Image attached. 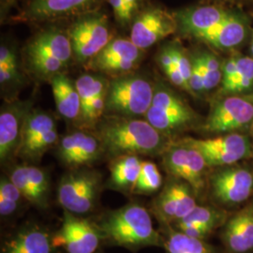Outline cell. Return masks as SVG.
Here are the masks:
<instances>
[{"instance_id":"cell-43","label":"cell","mask_w":253,"mask_h":253,"mask_svg":"<svg viewBox=\"0 0 253 253\" xmlns=\"http://www.w3.org/2000/svg\"><path fill=\"white\" fill-rule=\"evenodd\" d=\"M17 68L0 66V82L2 84L14 80L17 77Z\"/></svg>"},{"instance_id":"cell-44","label":"cell","mask_w":253,"mask_h":253,"mask_svg":"<svg viewBox=\"0 0 253 253\" xmlns=\"http://www.w3.org/2000/svg\"><path fill=\"white\" fill-rule=\"evenodd\" d=\"M126 6L129 15L131 16L138 7V0H126Z\"/></svg>"},{"instance_id":"cell-12","label":"cell","mask_w":253,"mask_h":253,"mask_svg":"<svg viewBox=\"0 0 253 253\" xmlns=\"http://www.w3.org/2000/svg\"><path fill=\"white\" fill-rule=\"evenodd\" d=\"M177 22L165 10L150 9L140 14L130 32L131 42L140 49H146L173 34Z\"/></svg>"},{"instance_id":"cell-4","label":"cell","mask_w":253,"mask_h":253,"mask_svg":"<svg viewBox=\"0 0 253 253\" xmlns=\"http://www.w3.org/2000/svg\"><path fill=\"white\" fill-rule=\"evenodd\" d=\"M153 96V87L145 78H119L109 86L105 110L125 116L145 115L151 106Z\"/></svg>"},{"instance_id":"cell-5","label":"cell","mask_w":253,"mask_h":253,"mask_svg":"<svg viewBox=\"0 0 253 253\" xmlns=\"http://www.w3.org/2000/svg\"><path fill=\"white\" fill-rule=\"evenodd\" d=\"M103 243V235L96 221L63 211L60 228L53 234L55 249L68 253H95Z\"/></svg>"},{"instance_id":"cell-26","label":"cell","mask_w":253,"mask_h":253,"mask_svg":"<svg viewBox=\"0 0 253 253\" xmlns=\"http://www.w3.org/2000/svg\"><path fill=\"white\" fill-rule=\"evenodd\" d=\"M92 1L94 0H33L29 13L33 18L55 17L81 9Z\"/></svg>"},{"instance_id":"cell-7","label":"cell","mask_w":253,"mask_h":253,"mask_svg":"<svg viewBox=\"0 0 253 253\" xmlns=\"http://www.w3.org/2000/svg\"><path fill=\"white\" fill-rule=\"evenodd\" d=\"M197 207L196 193L185 181H172L165 185L153 200L150 212L161 224L172 226L187 217Z\"/></svg>"},{"instance_id":"cell-25","label":"cell","mask_w":253,"mask_h":253,"mask_svg":"<svg viewBox=\"0 0 253 253\" xmlns=\"http://www.w3.org/2000/svg\"><path fill=\"white\" fill-rule=\"evenodd\" d=\"M227 213L219 208L211 206H198L187 217L172 224V228L180 229L183 227L200 226L207 228L213 232L217 227L226 222Z\"/></svg>"},{"instance_id":"cell-16","label":"cell","mask_w":253,"mask_h":253,"mask_svg":"<svg viewBox=\"0 0 253 253\" xmlns=\"http://www.w3.org/2000/svg\"><path fill=\"white\" fill-rule=\"evenodd\" d=\"M27 103L10 104L0 115V160L7 162L18 151L22 129L27 117Z\"/></svg>"},{"instance_id":"cell-10","label":"cell","mask_w":253,"mask_h":253,"mask_svg":"<svg viewBox=\"0 0 253 253\" xmlns=\"http://www.w3.org/2000/svg\"><path fill=\"white\" fill-rule=\"evenodd\" d=\"M210 189L220 204L234 206L244 203L253 195V173L241 167L220 170L211 176Z\"/></svg>"},{"instance_id":"cell-35","label":"cell","mask_w":253,"mask_h":253,"mask_svg":"<svg viewBox=\"0 0 253 253\" xmlns=\"http://www.w3.org/2000/svg\"><path fill=\"white\" fill-rule=\"evenodd\" d=\"M170 52H171L173 63L176 66L181 75L183 76L184 80L187 83L188 87H189V92H190L189 83H190L191 68H192L191 61L187 57L186 54H184L180 50H178L177 48H171Z\"/></svg>"},{"instance_id":"cell-46","label":"cell","mask_w":253,"mask_h":253,"mask_svg":"<svg viewBox=\"0 0 253 253\" xmlns=\"http://www.w3.org/2000/svg\"><path fill=\"white\" fill-rule=\"evenodd\" d=\"M229 1H235V0H229Z\"/></svg>"},{"instance_id":"cell-8","label":"cell","mask_w":253,"mask_h":253,"mask_svg":"<svg viewBox=\"0 0 253 253\" xmlns=\"http://www.w3.org/2000/svg\"><path fill=\"white\" fill-rule=\"evenodd\" d=\"M183 142L197 149L208 166L232 165L253 154L251 139L238 133L206 140L188 138Z\"/></svg>"},{"instance_id":"cell-39","label":"cell","mask_w":253,"mask_h":253,"mask_svg":"<svg viewBox=\"0 0 253 253\" xmlns=\"http://www.w3.org/2000/svg\"><path fill=\"white\" fill-rule=\"evenodd\" d=\"M136 62L131 60H110L103 63L98 64V68L107 72H127L134 68Z\"/></svg>"},{"instance_id":"cell-45","label":"cell","mask_w":253,"mask_h":253,"mask_svg":"<svg viewBox=\"0 0 253 253\" xmlns=\"http://www.w3.org/2000/svg\"><path fill=\"white\" fill-rule=\"evenodd\" d=\"M251 142H252V151H253L252 155L253 156V121L252 123V140H251Z\"/></svg>"},{"instance_id":"cell-20","label":"cell","mask_w":253,"mask_h":253,"mask_svg":"<svg viewBox=\"0 0 253 253\" xmlns=\"http://www.w3.org/2000/svg\"><path fill=\"white\" fill-rule=\"evenodd\" d=\"M141 159L135 155H126L113 159L110 166V178L106 189L118 190L124 194L131 193L142 168Z\"/></svg>"},{"instance_id":"cell-1","label":"cell","mask_w":253,"mask_h":253,"mask_svg":"<svg viewBox=\"0 0 253 253\" xmlns=\"http://www.w3.org/2000/svg\"><path fill=\"white\" fill-rule=\"evenodd\" d=\"M96 222L105 244L132 252L146 247H163V235L154 228L150 211L138 202L109 210Z\"/></svg>"},{"instance_id":"cell-33","label":"cell","mask_w":253,"mask_h":253,"mask_svg":"<svg viewBox=\"0 0 253 253\" xmlns=\"http://www.w3.org/2000/svg\"><path fill=\"white\" fill-rule=\"evenodd\" d=\"M198 56L204 74L205 91L211 90L222 80V67L214 54L206 53Z\"/></svg>"},{"instance_id":"cell-41","label":"cell","mask_w":253,"mask_h":253,"mask_svg":"<svg viewBox=\"0 0 253 253\" xmlns=\"http://www.w3.org/2000/svg\"><path fill=\"white\" fill-rule=\"evenodd\" d=\"M0 66L17 68L15 54L7 46H1L0 48Z\"/></svg>"},{"instance_id":"cell-19","label":"cell","mask_w":253,"mask_h":253,"mask_svg":"<svg viewBox=\"0 0 253 253\" xmlns=\"http://www.w3.org/2000/svg\"><path fill=\"white\" fill-rule=\"evenodd\" d=\"M231 15V13L220 8L205 6L181 11L178 14V21L182 29L186 33L196 37L212 27H216Z\"/></svg>"},{"instance_id":"cell-22","label":"cell","mask_w":253,"mask_h":253,"mask_svg":"<svg viewBox=\"0 0 253 253\" xmlns=\"http://www.w3.org/2000/svg\"><path fill=\"white\" fill-rule=\"evenodd\" d=\"M73 52L71 38L58 30H47L41 33L27 48L28 54H47L64 64L70 60Z\"/></svg>"},{"instance_id":"cell-24","label":"cell","mask_w":253,"mask_h":253,"mask_svg":"<svg viewBox=\"0 0 253 253\" xmlns=\"http://www.w3.org/2000/svg\"><path fill=\"white\" fill-rule=\"evenodd\" d=\"M163 248L165 253H217L205 240L190 237L172 226L165 229Z\"/></svg>"},{"instance_id":"cell-34","label":"cell","mask_w":253,"mask_h":253,"mask_svg":"<svg viewBox=\"0 0 253 253\" xmlns=\"http://www.w3.org/2000/svg\"><path fill=\"white\" fill-rule=\"evenodd\" d=\"M28 56L35 71L43 75H55L66 65L59 59L47 54H31Z\"/></svg>"},{"instance_id":"cell-15","label":"cell","mask_w":253,"mask_h":253,"mask_svg":"<svg viewBox=\"0 0 253 253\" xmlns=\"http://www.w3.org/2000/svg\"><path fill=\"white\" fill-rule=\"evenodd\" d=\"M53 234L35 222L20 227L3 243L1 253H55Z\"/></svg>"},{"instance_id":"cell-11","label":"cell","mask_w":253,"mask_h":253,"mask_svg":"<svg viewBox=\"0 0 253 253\" xmlns=\"http://www.w3.org/2000/svg\"><path fill=\"white\" fill-rule=\"evenodd\" d=\"M70 38L73 53L80 61L98 55L111 42L106 21L101 16L78 21L72 28Z\"/></svg>"},{"instance_id":"cell-13","label":"cell","mask_w":253,"mask_h":253,"mask_svg":"<svg viewBox=\"0 0 253 253\" xmlns=\"http://www.w3.org/2000/svg\"><path fill=\"white\" fill-rule=\"evenodd\" d=\"M9 178L27 203L40 210L48 209L51 186L44 170L33 165H18L11 170Z\"/></svg>"},{"instance_id":"cell-18","label":"cell","mask_w":253,"mask_h":253,"mask_svg":"<svg viewBox=\"0 0 253 253\" xmlns=\"http://www.w3.org/2000/svg\"><path fill=\"white\" fill-rule=\"evenodd\" d=\"M145 118L155 128L167 136L189 126L196 119V115L188 104L170 108L151 104Z\"/></svg>"},{"instance_id":"cell-42","label":"cell","mask_w":253,"mask_h":253,"mask_svg":"<svg viewBox=\"0 0 253 253\" xmlns=\"http://www.w3.org/2000/svg\"><path fill=\"white\" fill-rule=\"evenodd\" d=\"M110 4L113 7L116 16L120 21L127 22L130 20L131 16L129 15L123 0H110Z\"/></svg>"},{"instance_id":"cell-17","label":"cell","mask_w":253,"mask_h":253,"mask_svg":"<svg viewBox=\"0 0 253 253\" xmlns=\"http://www.w3.org/2000/svg\"><path fill=\"white\" fill-rule=\"evenodd\" d=\"M221 239L231 253H248L253 250V201L225 222Z\"/></svg>"},{"instance_id":"cell-38","label":"cell","mask_w":253,"mask_h":253,"mask_svg":"<svg viewBox=\"0 0 253 253\" xmlns=\"http://www.w3.org/2000/svg\"><path fill=\"white\" fill-rule=\"evenodd\" d=\"M237 73V63L236 57L229 58L222 66V80H221V92L234 81Z\"/></svg>"},{"instance_id":"cell-36","label":"cell","mask_w":253,"mask_h":253,"mask_svg":"<svg viewBox=\"0 0 253 253\" xmlns=\"http://www.w3.org/2000/svg\"><path fill=\"white\" fill-rule=\"evenodd\" d=\"M191 74H190V93H202L205 91V81L204 74L202 71V66L200 62L199 56H196L192 61Z\"/></svg>"},{"instance_id":"cell-29","label":"cell","mask_w":253,"mask_h":253,"mask_svg":"<svg viewBox=\"0 0 253 253\" xmlns=\"http://www.w3.org/2000/svg\"><path fill=\"white\" fill-rule=\"evenodd\" d=\"M23 194L18 188L8 177H2L0 181V216L3 218L14 216L22 207ZM27 202V201H26Z\"/></svg>"},{"instance_id":"cell-30","label":"cell","mask_w":253,"mask_h":253,"mask_svg":"<svg viewBox=\"0 0 253 253\" xmlns=\"http://www.w3.org/2000/svg\"><path fill=\"white\" fill-rule=\"evenodd\" d=\"M163 187V176L152 162H143L132 194L150 195Z\"/></svg>"},{"instance_id":"cell-28","label":"cell","mask_w":253,"mask_h":253,"mask_svg":"<svg viewBox=\"0 0 253 253\" xmlns=\"http://www.w3.org/2000/svg\"><path fill=\"white\" fill-rule=\"evenodd\" d=\"M140 48L126 39H117L110 42L107 46L97 55L96 65L110 60H131L137 62L141 52Z\"/></svg>"},{"instance_id":"cell-14","label":"cell","mask_w":253,"mask_h":253,"mask_svg":"<svg viewBox=\"0 0 253 253\" xmlns=\"http://www.w3.org/2000/svg\"><path fill=\"white\" fill-rule=\"evenodd\" d=\"M103 152L99 137L77 131L61 138L57 156L66 166L77 169L96 162Z\"/></svg>"},{"instance_id":"cell-3","label":"cell","mask_w":253,"mask_h":253,"mask_svg":"<svg viewBox=\"0 0 253 253\" xmlns=\"http://www.w3.org/2000/svg\"><path fill=\"white\" fill-rule=\"evenodd\" d=\"M100 192V173L77 168L61 178L57 187V202L63 210L86 216L98 208Z\"/></svg>"},{"instance_id":"cell-21","label":"cell","mask_w":253,"mask_h":253,"mask_svg":"<svg viewBox=\"0 0 253 253\" xmlns=\"http://www.w3.org/2000/svg\"><path fill=\"white\" fill-rule=\"evenodd\" d=\"M245 37L246 27L243 22L232 14L225 21L196 38L219 49H231L241 44Z\"/></svg>"},{"instance_id":"cell-40","label":"cell","mask_w":253,"mask_h":253,"mask_svg":"<svg viewBox=\"0 0 253 253\" xmlns=\"http://www.w3.org/2000/svg\"><path fill=\"white\" fill-rule=\"evenodd\" d=\"M163 69L164 70L165 74L167 75V77L169 78V80L172 82L174 85L181 87V88H183L185 90L189 91V87H188L187 83L184 80L183 76L181 75V73H179L178 69L176 68V66L173 63V61H172V63L169 64L168 66H165Z\"/></svg>"},{"instance_id":"cell-2","label":"cell","mask_w":253,"mask_h":253,"mask_svg":"<svg viewBox=\"0 0 253 253\" xmlns=\"http://www.w3.org/2000/svg\"><path fill=\"white\" fill-rule=\"evenodd\" d=\"M99 139L103 152L115 159L126 155L156 156L168 145L167 136L147 120L113 118L100 126Z\"/></svg>"},{"instance_id":"cell-31","label":"cell","mask_w":253,"mask_h":253,"mask_svg":"<svg viewBox=\"0 0 253 253\" xmlns=\"http://www.w3.org/2000/svg\"><path fill=\"white\" fill-rule=\"evenodd\" d=\"M76 89L81 100V114L84 115L92 100L101 94L107 93L105 83L100 79L88 74L83 75L75 83Z\"/></svg>"},{"instance_id":"cell-23","label":"cell","mask_w":253,"mask_h":253,"mask_svg":"<svg viewBox=\"0 0 253 253\" xmlns=\"http://www.w3.org/2000/svg\"><path fill=\"white\" fill-rule=\"evenodd\" d=\"M52 89L56 107L64 118L75 119L81 114V100L76 86L63 74H55Z\"/></svg>"},{"instance_id":"cell-6","label":"cell","mask_w":253,"mask_h":253,"mask_svg":"<svg viewBox=\"0 0 253 253\" xmlns=\"http://www.w3.org/2000/svg\"><path fill=\"white\" fill-rule=\"evenodd\" d=\"M163 156L164 167L172 176L188 183L196 194L204 190L208 165L197 149L181 141L168 146Z\"/></svg>"},{"instance_id":"cell-9","label":"cell","mask_w":253,"mask_h":253,"mask_svg":"<svg viewBox=\"0 0 253 253\" xmlns=\"http://www.w3.org/2000/svg\"><path fill=\"white\" fill-rule=\"evenodd\" d=\"M253 121V97H228L212 110L204 128L209 133H224L244 128Z\"/></svg>"},{"instance_id":"cell-37","label":"cell","mask_w":253,"mask_h":253,"mask_svg":"<svg viewBox=\"0 0 253 253\" xmlns=\"http://www.w3.org/2000/svg\"><path fill=\"white\" fill-rule=\"evenodd\" d=\"M106 95L107 93L101 94L92 100L89 107L86 110L84 115L82 116L83 119L85 122H88V123L94 122L102 115L103 111L106 107Z\"/></svg>"},{"instance_id":"cell-32","label":"cell","mask_w":253,"mask_h":253,"mask_svg":"<svg viewBox=\"0 0 253 253\" xmlns=\"http://www.w3.org/2000/svg\"><path fill=\"white\" fill-rule=\"evenodd\" d=\"M58 140L56 128L50 130L42 135L39 136L31 144L20 149L17 155L30 161H38L46 151L52 147Z\"/></svg>"},{"instance_id":"cell-27","label":"cell","mask_w":253,"mask_h":253,"mask_svg":"<svg viewBox=\"0 0 253 253\" xmlns=\"http://www.w3.org/2000/svg\"><path fill=\"white\" fill-rule=\"evenodd\" d=\"M54 128L55 123L54 119L49 115L44 113H33L27 115L22 129L18 151L31 144L39 136L42 135Z\"/></svg>"}]
</instances>
